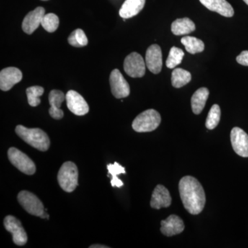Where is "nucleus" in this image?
Masks as SVG:
<instances>
[{
	"instance_id": "f257e3e1",
	"label": "nucleus",
	"mask_w": 248,
	"mask_h": 248,
	"mask_svg": "<svg viewBox=\"0 0 248 248\" xmlns=\"http://www.w3.org/2000/svg\"><path fill=\"white\" fill-rule=\"evenodd\" d=\"M179 190L184 208L189 213L197 215L203 211L206 197L203 186L196 178L192 176L182 178Z\"/></svg>"
},
{
	"instance_id": "f03ea898",
	"label": "nucleus",
	"mask_w": 248,
	"mask_h": 248,
	"mask_svg": "<svg viewBox=\"0 0 248 248\" xmlns=\"http://www.w3.org/2000/svg\"><path fill=\"white\" fill-rule=\"evenodd\" d=\"M16 133L23 141L38 151H46L50 147V139L42 129L28 128L19 125L16 127Z\"/></svg>"
},
{
	"instance_id": "7ed1b4c3",
	"label": "nucleus",
	"mask_w": 248,
	"mask_h": 248,
	"mask_svg": "<svg viewBox=\"0 0 248 248\" xmlns=\"http://www.w3.org/2000/svg\"><path fill=\"white\" fill-rule=\"evenodd\" d=\"M161 115L154 109L143 111L134 120L132 127L138 133H148L154 131L159 126Z\"/></svg>"
},
{
	"instance_id": "20e7f679",
	"label": "nucleus",
	"mask_w": 248,
	"mask_h": 248,
	"mask_svg": "<svg viewBox=\"0 0 248 248\" xmlns=\"http://www.w3.org/2000/svg\"><path fill=\"white\" fill-rule=\"evenodd\" d=\"M78 169L74 163L66 161L60 168L58 180L62 190L67 192H73L78 186Z\"/></svg>"
},
{
	"instance_id": "39448f33",
	"label": "nucleus",
	"mask_w": 248,
	"mask_h": 248,
	"mask_svg": "<svg viewBox=\"0 0 248 248\" xmlns=\"http://www.w3.org/2000/svg\"><path fill=\"white\" fill-rule=\"evenodd\" d=\"M8 156L11 164L21 172L27 175H32L35 174L36 172L35 163L27 155L24 154L17 148L14 147L10 148L8 151Z\"/></svg>"
},
{
	"instance_id": "423d86ee",
	"label": "nucleus",
	"mask_w": 248,
	"mask_h": 248,
	"mask_svg": "<svg viewBox=\"0 0 248 248\" xmlns=\"http://www.w3.org/2000/svg\"><path fill=\"white\" fill-rule=\"evenodd\" d=\"M17 200L28 213L34 216L40 217L45 212V206L40 199L29 191H21L18 194Z\"/></svg>"
},
{
	"instance_id": "0eeeda50",
	"label": "nucleus",
	"mask_w": 248,
	"mask_h": 248,
	"mask_svg": "<svg viewBox=\"0 0 248 248\" xmlns=\"http://www.w3.org/2000/svg\"><path fill=\"white\" fill-rule=\"evenodd\" d=\"M124 69L125 73L131 78H142L146 73V63L141 55L133 52L124 60Z\"/></svg>"
},
{
	"instance_id": "6e6552de",
	"label": "nucleus",
	"mask_w": 248,
	"mask_h": 248,
	"mask_svg": "<svg viewBox=\"0 0 248 248\" xmlns=\"http://www.w3.org/2000/svg\"><path fill=\"white\" fill-rule=\"evenodd\" d=\"M4 225L6 231L12 234L13 241L17 246H24L27 243L28 236L21 222L14 216L5 217Z\"/></svg>"
},
{
	"instance_id": "1a4fd4ad",
	"label": "nucleus",
	"mask_w": 248,
	"mask_h": 248,
	"mask_svg": "<svg viewBox=\"0 0 248 248\" xmlns=\"http://www.w3.org/2000/svg\"><path fill=\"white\" fill-rule=\"evenodd\" d=\"M110 84L111 92L117 99L127 97L130 94V86L118 69L111 72Z\"/></svg>"
},
{
	"instance_id": "9d476101",
	"label": "nucleus",
	"mask_w": 248,
	"mask_h": 248,
	"mask_svg": "<svg viewBox=\"0 0 248 248\" xmlns=\"http://www.w3.org/2000/svg\"><path fill=\"white\" fill-rule=\"evenodd\" d=\"M232 146L235 153L242 157H248V135L239 127L231 130Z\"/></svg>"
},
{
	"instance_id": "9b49d317",
	"label": "nucleus",
	"mask_w": 248,
	"mask_h": 248,
	"mask_svg": "<svg viewBox=\"0 0 248 248\" xmlns=\"http://www.w3.org/2000/svg\"><path fill=\"white\" fill-rule=\"evenodd\" d=\"M67 107L75 115L83 116L89 112V104L84 98L75 91H69L66 95Z\"/></svg>"
},
{
	"instance_id": "f8f14e48",
	"label": "nucleus",
	"mask_w": 248,
	"mask_h": 248,
	"mask_svg": "<svg viewBox=\"0 0 248 248\" xmlns=\"http://www.w3.org/2000/svg\"><path fill=\"white\" fill-rule=\"evenodd\" d=\"M22 79V73L16 67H8L0 72V89L9 91Z\"/></svg>"
},
{
	"instance_id": "ddd939ff",
	"label": "nucleus",
	"mask_w": 248,
	"mask_h": 248,
	"mask_svg": "<svg viewBox=\"0 0 248 248\" xmlns=\"http://www.w3.org/2000/svg\"><path fill=\"white\" fill-rule=\"evenodd\" d=\"M146 64L151 73L159 74L163 66L162 52L159 45H151L146 53Z\"/></svg>"
},
{
	"instance_id": "4468645a",
	"label": "nucleus",
	"mask_w": 248,
	"mask_h": 248,
	"mask_svg": "<svg viewBox=\"0 0 248 248\" xmlns=\"http://www.w3.org/2000/svg\"><path fill=\"white\" fill-rule=\"evenodd\" d=\"M161 232L166 236L181 234L185 229L184 221L176 215H171L166 219L161 221Z\"/></svg>"
},
{
	"instance_id": "2eb2a0df",
	"label": "nucleus",
	"mask_w": 248,
	"mask_h": 248,
	"mask_svg": "<svg viewBox=\"0 0 248 248\" xmlns=\"http://www.w3.org/2000/svg\"><path fill=\"white\" fill-rule=\"evenodd\" d=\"M45 16V9L43 7L36 8L31 11L24 17L22 22V30L28 35L33 33L42 23V19Z\"/></svg>"
},
{
	"instance_id": "dca6fc26",
	"label": "nucleus",
	"mask_w": 248,
	"mask_h": 248,
	"mask_svg": "<svg viewBox=\"0 0 248 248\" xmlns=\"http://www.w3.org/2000/svg\"><path fill=\"white\" fill-rule=\"evenodd\" d=\"M172 203V197L169 190L163 185H157L153 191L151 201L152 208L159 210L162 208H169Z\"/></svg>"
},
{
	"instance_id": "f3484780",
	"label": "nucleus",
	"mask_w": 248,
	"mask_h": 248,
	"mask_svg": "<svg viewBox=\"0 0 248 248\" xmlns=\"http://www.w3.org/2000/svg\"><path fill=\"white\" fill-rule=\"evenodd\" d=\"M65 99H66V96L63 92L59 90H53L49 93L48 100L50 108H49L48 112L50 117H53L55 120H61L64 115L63 110L60 108V107Z\"/></svg>"
},
{
	"instance_id": "a211bd4d",
	"label": "nucleus",
	"mask_w": 248,
	"mask_h": 248,
	"mask_svg": "<svg viewBox=\"0 0 248 248\" xmlns=\"http://www.w3.org/2000/svg\"><path fill=\"white\" fill-rule=\"evenodd\" d=\"M200 2L210 11L216 12L226 17L234 16L232 6L226 0H200Z\"/></svg>"
},
{
	"instance_id": "6ab92c4d",
	"label": "nucleus",
	"mask_w": 248,
	"mask_h": 248,
	"mask_svg": "<svg viewBox=\"0 0 248 248\" xmlns=\"http://www.w3.org/2000/svg\"><path fill=\"white\" fill-rule=\"evenodd\" d=\"M146 0H125L120 10V16L128 19L137 16L143 9Z\"/></svg>"
},
{
	"instance_id": "aec40b11",
	"label": "nucleus",
	"mask_w": 248,
	"mask_h": 248,
	"mask_svg": "<svg viewBox=\"0 0 248 248\" xmlns=\"http://www.w3.org/2000/svg\"><path fill=\"white\" fill-rule=\"evenodd\" d=\"M210 93L207 88H200L197 90L191 98V107L195 115H200L203 110L208 99Z\"/></svg>"
},
{
	"instance_id": "412c9836",
	"label": "nucleus",
	"mask_w": 248,
	"mask_h": 248,
	"mask_svg": "<svg viewBox=\"0 0 248 248\" xmlns=\"http://www.w3.org/2000/svg\"><path fill=\"white\" fill-rule=\"evenodd\" d=\"M195 29V23L187 17L176 19L171 26V31L175 35H187L193 32Z\"/></svg>"
},
{
	"instance_id": "4be33fe9",
	"label": "nucleus",
	"mask_w": 248,
	"mask_h": 248,
	"mask_svg": "<svg viewBox=\"0 0 248 248\" xmlns=\"http://www.w3.org/2000/svg\"><path fill=\"white\" fill-rule=\"evenodd\" d=\"M192 79V76L190 72L182 69L175 68L172 73V85L173 87L179 89L188 84Z\"/></svg>"
},
{
	"instance_id": "5701e85b",
	"label": "nucleus",
	"mask_w": 248,
	"mask_h": 248,
	"mask_svg": "<svg viewBox=\"0 0 248 248\" xmlns=\"http://www.w3.org/2000/svg\"><path fill=\"white\" fill-rule=\"evenodd\" d=\"M181 42L185 46L186 51L189 53L196 54L203 52L205 45L202 40L191 36H185L182 37Z\"/></svg>"
},
{
	"instance_id": "b1692460",
	"label": "nucleus",
	"mask_w": 248,
	"mask_h": 248,
	"mask_svg": "<svg viewBox=\"0 0 248 248\" xmlns=\"http://www.w3.org/2000/svg\"><path fill=\"white\" fill-rule=\"evenodd\" d=\"M107 169L108 170L109 174L108 177H112L111 179V185L112 187H122L124 186V183L120 180L117 176L121 174H125V168L121 166L117 162L114 164H110L108 165Z\"/></svg>"
},
{
	"instance_id": "393cba45",
	"label": "nucleus",
	"mask_w": 248,
	"mask_h": 248,
	"mask_svg": "<svg viewBox=\"0 0 248 248\" xmlns=\"http://www.w3.org/2000/svg\"><path fill=\"white\" fill-rule=\"evenodd\" d=\"M45 89L42 86H31L27 89L28 102L32 107H36L40 105V97L44 94Z\"/></svg>"
},
{
	"instance_id": "a878e982",
	"label": "nucleus",
	"mask_w": 248,
	"mask_h": 248,
	"mask_svg": "<svg viewBox=\"0 0 248 248\" xmlns=\"http://www.w3.org/2000/svg\"><path fill=\"white\" fill-rule=\"evenodd\" d=\"M184 55L185 54L182 49L177 48V47H172L170 50L167 60H166V66L171 69L175 68L176 66L182 63Z\"/></svg>"
},
{
	"instance_id": "bb28decb",
	"label": "nucleus",
	"mask_w": 248,
	"mask_h": 248,
	"mask_svg": "<svg viewBox=\"0 0 248 248\" xmlns=\"http://www.w3.org/2000/svg\"><path fill=\"white\" fill-rule=\"evenodd\" d=\"M220 119H221V108L219 106L215 104L209 111L206 122H205V126L209 130H213L218 125Z\"/></svg>"
},
{
	"instance_id": "cd10ccee",
	"label": "nucleus",
	"mask_w": 248,
	"mask_h": 248,
	"mask_svg": "<svg viewBox=\"0 0 248 248\" xmlns=\"http://www.w3.org/2000/svg\"><path fill=\"white\" fill-rule=\"evenodd\" d=\"M68 42L73 46L83 47L88 45L89 41L84 31L78 29L71 32L68 37Z\"/></svg>"
},
{
	"instance_id": "c85d7f7f",
	"label": "nucleus",
	"mask_w": 248,
	"mask_h": 248,
	"mask_svg": "<svg viewBox=\"0 0 248 248\" xmlns=\"http://www.w3.org/2000/svg\"><path fill=\"white\" fill-rule=\"evenodd\" d=\"M41 24L47 32H53L58 29L60 19L55 14H45Z\"/></svg>"
},
{
	"instance_id": "c756f323",
	"label": "nucleus",
	"mask_w": 248,
	"mask_h": 248,
	"mask_svg": "<svg viewBox=\"0 0 248 248\" xmlns=\"http://www.w3.org/2000/svg\"><path fill=\"white\" fill-rule=\"evenodd\" d=\"M236 62L243 66H248V50H244L236 57Z\"/></svg>"
},
{
	"instance_id": "7c9ffc66",
	"label": "nucleus",
	"mask_w": 248,
	"mask_h": 248,
	"mask_svg": "<svg viewBox=\"0 0 248 248\" xmlns=\"http://www.w3.org/2000/svg\"><path fill=\"white\" fill-rule=\"evenodd\" d=\"M90 248H109L108 246H103V245H92V246H90Z\"/></svg>"
},
{
	"instance_id": "2f4dec72",
	"label": "nucleus",
	"mask_w": 248,
	"mask_h": 248,
	"mask_svg": "<svg viewBox=\"0 0 248 248\" xmlns=\"http://www.w3.org/2000/svg\"><path fill=\"white\" fill-rule=\"evenodd\" d=\"M40 218H47V219H48L49 218V215L48 214L46 213V212H45L44 213L43 215H42V216L40 217Z\"/></svg>"
},
{
	"instance_id": "473e14b6",
	"label": "nucleus",
	"mask_w": 248,
	"mask_h": 248,
	"mask_svg": "<svg viewBox=\"0 0 248 248\" xmlns=\"http://www.w3.org/2000/svg\"><path fill=\"white\" fill-rule=\"evenodd\" d=\"M244 2L246 3V4L248 5V0H244Z\"/></svg>"
},
{
	"instance_id": "72a5a7b5",
	"label": "nucleus",
	"mask_w": 248,
	"mask_h": 248,
	"mask_svg": "<svg viewBox=\"0 0 248 248\" xmlns=\"http://www.w3.org/2000/svg\"><path fill=\"white\" fill-rule=\"evenodd\" d=\"M42 1H48V0H42Z\"/></svg>"
}]
</instances>
